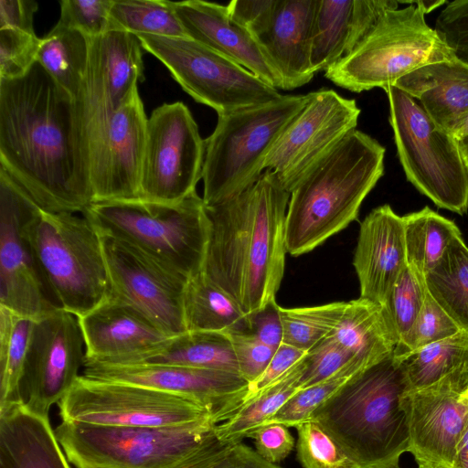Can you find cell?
Wrapping results in <instances>:
<instances>
[{
  "mask_svg": "<svg viewBox=\"0 0 468 468\" xmlns=\"http://www.w3.org/2000/svg\"><path fill=\"white\" fill-rule=\"evenodd\" d=\"M0 167L48 212L93 201L75 100L37 61L0 80Z\"/></svg>",
  "mask_w": 468,
  "mask_h": 468,
  "instance_id": "obj_1",
  "label": "cell"
},
{
  "mask_svg": "<svg viewBox=\"0 0 468 468\" xmlns=\"http://www.w3.org/2000/svg\"><path fill=\"white\" fill-rule=\"evenodd\" d=\"M290 199L266 169L239 195L206 206L210 223L203 273L250 317L275 302L284 268Z\"/></svg>",
  "mask_w": 468,
  "mask_h": 468,
  "instance_id": "obj_2",
  "label": "cell"
},
{
  "mask_svg": "<svg viewBox=\"0 0 468 468\" xmlns=\"http://www.w3.org/2000/svg\"><path fill=\"white\" fill-rule=\"evenodd\" d=\"M406 380L393 354L351 376L311 415L358 468H399L409 452Z\"/></svg>",
  "mask_w": 468,
  "mask_h": 468,
  "instance_id": "obj_3",
  "label": "cell"
},
{
  "mask_svg": "<svg viewBox=\"0 0 468 468\" xmlns=\"http://www.w3.org/2000/svg\"><path fill=\"white\" fill-rule=\"evenodd\" d=\"M385 147L354 130L291 192L285 220L286 250L307 253L343 230L384 174Z\"/></svg>",
  "mask_w": 468,
  "mask_h": 468,
  "instance_id": "obj_4",
  "label": "cell"
},
{
  "mask_svg": "<svg viewBox=\"0 0 468 468\" xmlns=\"http://www.w3.org/2000/svg\"><path fill=\"white\" fill-rule=\"evenodd\" d=\"M217 423L114 427L62 421L55 432L75 468H209L229 445Z\"/></svg>",
  "mask_w": 468,
  "mask_h": 468,
  "instance_id": "obj_5",
  "label": "cell"
},
{
  "mask_svg": "<svg viewBox=\"0 0 468 468\" xmlns=\"http://www.w3.org/2000/svg\"><path fill=\"white\" fill-rule=\"evenodd\" d=\"M101 235L125 242L188 280L203 271L210 223L196 192L176 203L93 202L82 212Z\"/></svg>",
  "mask_w": 468,
  "mask_h": 468,
  "instance_id": "obj_6",
  "label": "cell"
},
{
  "mask_svg": "<svg viewBox=\"0 0 468 468\" xmlns=\"http://www.w3.org/2000/svg\"><path fill=\"white\" fill-rule=\"evenodd\" d=\"M24 231L54 307L80 317L105 300L101 238L87 218L39 208Z\"/></svg>",
  "mask_w": 468,
  "mask_h": 468,
  "instance_id": "obj_7",
  "label": "cell"
},
{
  "mask_svg": "<svg viewBox=\"0 0 468 468\" xmlns=\"http://www.w3.org/2000/svg\"><path fill=\"white\" fill-rule=\"evenodd\" d=\"M308 99L309 93L282 95L218 115L213 133L205 140L202 198L206 206L239 195L261 177L270 150Z\"/></svg>",
  "mask_w": 468,
  "mask_h": 468,
  "instance_id": "obj_8",
  "label": "cell"
},
{
  "mask_svg": "<svg viewBox=\"0 0 468 468\" xmlns=\"http://www.w3.org/2000/svg\"><path fill=\"white\" fill-rule=\"evenodd\" d=\"M455 58L415 5L385 12L367 37L324 71L336 86L352 92L394 85L430 63Z\"/></svg>",
  "mask_w": 468,
  "mask_h": 468,
  "instance_id": "obj_9",
  "label": "cell"
},
{
  "mask_svg": "<svg viewBox=\"0 0 468 468\" xmlns=\"http://www.w3.org/2000/svg\"><path fill=\"white\" fill-rule=\"evenodd\" d=\"M389 123L407 180L437 207L463 215L468 211V169L458 139L438 126L420 104L402 91L384 89Z\"/></svg>",
  "mask_w": 468,
  "mask_h": 468,
  "instance_id": "obj_10",
  "label": "cell"
},
{
  "mask_svg": "<svg viewBox=\"0 0 468 468\" xmlns=\"http://www.w3.org/2000/svg\"><path fill=\"white\" fill-rule=\"evenodd\" d=\"M137 37L143 48L166 67L186 93L218 115L282 95L236 61L189 37Z\"/></svg>",
  "mask_w": 468,
  "mask_h": 468,
  "instance_id": "obj_11",
  "label": "cell"
},
{
  "mask_svg": "<svg viewBox=\"0 0 468 468\" xmlns=\"http://www.w3.org/2000/svg\"><path fill=\"white\" fill-rule=\"evenodd\" d=\"M62 421L114 427H163L203 420L218 424L204 406L148 387L80 375L58 403Z\"/></svg>",
  "mask_w": 468,
  "mask_h": 468,
  "instance_id": "obj_12",
  "label": "cell"
},
{
  "mask_svg": "<svg viewBox=\"0 0 468 468\" xmlns=\"http://www.w3.org/2000/svg\"><path fill=\"white\" fill-rule=\"evenodd\" d=\"M206 142L188 107L164 103L147 119L139 199L176 203L202 179Z\"/></svg>",
  "mask_w": 468,
  "mask_h": 468,
  "instance_id": "obj_13",
  "label": "cell"
},
{
  "mask_svg": "<svg viewBox=\"0 0 468 468\" xmlns=\"http://www.w3.org/2000/svg\"><path fill=\"white\" fill-rule=\"evenodd\" d=\"M360 112L356 100L345 98L334 90L309 92L305 106L270 150L265 170L273 171L291 194L313 168L356 130Z\"/></svg>",
  "mask_w": 468,
  "mask_h": 468,
  "instance_id": "obj_14",
  "label": "cell"
},
{
  "mask_svg": "<svg viewBox=\"0 0 468 468\" xmlns=\"http://www.w3.org/2000/svg\"><path fill=\"white\" fill-rule=\"evenodd\" d=\"M101 238L107 296L134 308L170 338L186 332L183 298L188 279L125 242Z\"/></svg>",
  "mask_w": 468,
  "mask_h": 468,
  "instance_id": "obj_15",
  "label": "cell"
},
{
  "mask_svg": "<svg viewBox=\"0 0 468 468\" xmlns=\"http://www.w3.org/2000/svg\"><path fill=\"white\" fill-rule=\"evenodd\" d=\"M85 343L79 318L62 309L34 320L20 383L22 404L48 417L81 375Z\"/></svg>",
  "mask_w": 468,
  "mask_h": 468,
  "instance_id": "obj_16",
  "label": "cell"
},
{
  "mask_svg": "<svg viewBox=\"0 0 468 468\" xmlns=\"http://www.w3.org/2000/svg\"><path fill=\"white\" fill-rule=\"evenodd\" d=\"M143 49L138 37L125 31L109 30L90 38L88 66L75 101L86 162L90 144L144 81Z\"/></svg>",
  "mask_w": 468,
  "mask_h": 468,
  "instance_id": "obj_17",
  "label": "cell"
},
{
  "mask_svg": "<svg viewBox=\"0 0 468 468\" xmlns=\"http://www.w3.org/2000/svg\"><path fill=\"white\" fill-rule=\"evenodd\" d=\"M39 208L0 167V306L34 320L58 309L48 297L24 231Z\"/></svg>",
  "mask_w": 468,
  "mask_h": 468,
  "instance_id": "obj_18",
  "label": "cell"
},
{
  "mask_svg": "<svg viewBox=\"0 0 468 468\" xmlns=\"http://www.w3.org/2000/svg\"><path fill=\"white\" fill-rule=\"evenodd\" d=\"M147 119L136 86L89 148L92 203L139 198Z\"/></svg>",
  "mask_w": 468,
  "mask_h": 468,
  "instance_id": "obj_19",
  "label": "cell"
},
{
  "mask_svg": "<svg viewBox=\"0 0 468 468\" xmlns=\"http://www.w3.org/2000/svg\"><path fill=\"white\" fill-rule=\"evenodd\" d=\"M81 375L186 398L209 410L218 424L241 407L250 388L239 374L161 363L110 364L85 359Z\"/></svg>",
  "mask_w": 468,
  "mask_h": 468,
  "instance_id": "obj_20",
  "label": "cell"
},
{
  "mask_svg": "<svg viewBox=\"0 0 468 468\" xmlns=\"http://www.w3.org/2000/svg\"><path fill=\"white\" fill-rule=\"evenodd\" d=\"M467 386L468 376H455L404 394L409 452L419 468H452L468 421V405L461 398Z\"/></svg>",
  "mask_w": 468,
  "mask_h": 468,
  "instance_id": "obj_21",
  "label": "cell"
},
{
  "mask_svg": "<svg viewBox=\"0 0 468 468\" xmlns=\"http://www.w3.org/2000/svg\"><path fill=\"white\" fill-rule=\"evenodd\" d=\"M78 318L85 343L86 360L135 363L170 339L140 312L108 296Z\"/></svg>",
  "mask_w": 468,
  "mask_h": 468,
  "instance_id": "obj_22",
  "label": "cell"
},
{
  "mask_svg": "<svg viewBox=\"0 0 468 468\" xmlns=\"http://www.w3.org/2000/svg\"><path fill=\"white\" fill-rule=\"evenodd\" d=\"M353 265L360 297L382 306L407 265L403 217L389 205L374 208L360 224Z\"/></svg>",
  "mask_w": 468,
  "mask_h": 468,
  "instance_id": "obj_23",
  "label": "cell"
},
{
  "mask_svg": "<svg viewBox=\"0 0 468 468\" xmlns=\"http://www.w3.org/2000/svg\"><path fill=\"white\" fill-rule=\"evenodd\" d=\"M317 0H278L269 25L253 36L267 62L291 90L309 83L311 42Z\"/></svg>",
  "mask_w": 468,
  "mask_h": 468,
  "instance_id": "obj_24",
  "label": "cell"
},
{
  "mask_svg": "<svg viewBox=\"0 0 468 468\" xmlns=\"http://www.w3.org/2000/svg\"><path fill=\"white\" fill-rule=\"evenodd\" d=\"M186 36L236 61L264 82L282 89V80L253 37L229 16L227 5L202 0L173 2Z\"/></svg>",
  "mask_w": 468,
  "mask_h": 468,
  "instance_id": "obj_25",
  "label": "cell"
},
{
  "mask_svg": "<svg viewBox=\"0 0 468 468\" xmlns=\"http://www.w3.org/2000/svg\"><path fill=\"white\" fill-rule=\"evenodd\" d=\"M392 86L419 100L428 116L451 133L468 112V65L456 57L422 66Z\"/></svg>",
  "mask_w": 468,
  "mask_h": 468,
  "instance_id": "obj_26",
  "label": "cell"
},
{
  "mask_svg": "<svg viewBox=\"0 0 468 468\" xmlns=\"http://www.w3.org/2000/svg\"><path fill=\"white\" fill-rule=\"evenodd\" d=\"M0 468H71L48 417L23 404L0 412Z\"/></svg>",
  "mask_w": 468,
  "mask_h": 468,
  "instance_id": "obj_27",
  "label": "cell"
},
{
  "mask_svg": "<svg viewBox=\"0 0 468 468\" xmlns=\"http://www.w3.org/2000/svg\"><path fill=\"white\" fill-rule=\"evenodd\" d=\"M330 335L363 368L390 356L396 346L382 306L361 297L346 303L340 322Z\"/></svg>",
  "mask_w": 468,
  "mask_h": 468,
  "instance_id": "obj_28",
  "label": "cell"
},
{
  "mask_svg": "<svg viewBox=\"0 0 468 468\" xmlns=\"http://www.w3.org/2000/svg\"><path fill=\"white\" fill-rule=\"evenodd\" d=\"M183 309L188 332L229 335L250 331V317L229 293L203 272L187 281Z\"/></svg>",
  "mask_w": 468,
  "mask_h": 468,
  "instance_id": "obj_29",
  "label": "cell"
},
{
  "mask_svg": "<svg viewBox=\"0 0 468 468\" xmlns=\"http://www.w3.org/2000/svg\"><path fill=\"white\" fill-rule=\"evenodd\" d=\"M305 356L280 378L248 397L241 407L227 420L217 424L216 433L227 445L242 441L263 425L299 389L305 369Z\"/></svg>",
  "mask_w": 468,
  "mask_h": 468,
  "instance_id": "obj_30",
  "label": "cell"
},
{
  "mask_svg": "<svg viewBox=\"0 0 468 468\" xmlns=\"http://www.w3.org/2000/svg\"><path fill=\"white\" fill-rule=\"evenodd\" d=\"M396 358L404 372L406 393L430 388L451 377L468 375V333L460 331Z\"/></svg>",
  "mask_w": 468,
  "mask_h": 468,
  "instance_id": "obj_31",
  "label": "cell"
},
{
  "mask_svg": "<svg viewBox=\"0 0 468 468\" xmlns=\"http://www.w3.org/2000/svg\"><path fill=\"white\" fill-rule=\"evenodd\" d=\"M135 363H161L239 374L238 362L228 335L185 332Z\"/></svg>",
  "mask_w": 468,
  "mask_h": 468,
  "instance_id": "obj_32",
  "label": "cell"
},
{
  "mask_svg": "<svg viewBox=\"0 0 468 468\" xmlns=\"http://www.w3.org/2000/svg\"><path fill=\"white\" fill-rule=\"evenodd\" d=\"M90 38L58 23L41 38L37 61L75 101L87 69Z\"/></svg>",
  "mask_w": 468,
  "mask_h": 468,
  "instance_id": "obj_33",
  "label": "cell"
},
{
  "mask_svg": "<svg viewBox=\"0 0 468 468\" xmlns=\"http://www.w3.org/2000/svg\"><path fill=\"white\" fill-rule=\"evenodd\" d=\"M428 292L461 331L468 333V247L461 236L448 245L439 262L425 274Z\"/></svg>",
  "mask_w": 468,
  "mask_h": 468,
  "instance_id": "obj_34",
  "label": "cell"
},
{
  "mask_svg": "<svg viewBox=\"0 0 468 468\" xmlns=\"http://www.w3.org/2000/svg\"><path fill=\"white\" fill-rule=\"evenodd\" d=\"M403 217L407 264L425 277L461 231L456 224L429 207Z\"/></svg>",
  "mask_w": 468,
  "mask_h": 468,
  "instance_id": "obj_35",
  "label": "cell"
},
{
  "mask_svg": "<svg viewBox=\"0 0 468 468\" xmlns=\"http://www.w3.org/2000/svg\"><path fill=\"white\" fill-rule=\"evenodd\" d=\"M33 324L0 306V412L22 404L20 383Z\"/></svg>",
  "mask_w": 468,
  "mask_h": 468,
  "instance_id": "obj_36",
  "label": "cell"
},
{
  "mask_svg": "<svg viewBox=\"0 0 468 468\" xmlns=\"http://www.w3.org/2000/svg\"><path fill=\"white\" fill-rule=\"evenodd\" d=\"M353 0H317L311 42V67L325 71L346 55Z\"/></svg>",
  "mask_w": 468,
  "mask_h": 468,
  "instance_id": "obj_37",
  "label": "cell"
},
{
  "mask_svg": "<svg viewBox=\"0 0 468 468\" xmlns=\"http://www.w3.org/2000/svg\"><path fill=\"white\" fill-rule=\"evenodd\" d=\"M109 30L134 35L188 37L167 0H113Z\"/></svg>",
  "mask_w": 468,
  "mask_h": 468,
  "instance_id": "obj_38",
  "label": "cell"
},
{
  "mask_svg": "<svg viewBox=\"0 0 468 468\" xmlns=\"http://www.w3.org/2000/svg\"><path fill=\"white\" fill-rule=\"evenodd\" d=\"M347 302L300 308H282V342L308 352L337 326Z\"/></svg>",
  "mask_w": 468,
  "mask_h": 468,
  "instance_id": "obj_39",
  "label": "cell"
},
{
  "mask_svg": "<svg viewBox=\"0 0 468 468\" xmlns=\"http://www.w3.org/2000/svg\"><path fill=\"white\" fill-rule=\"evenodd\" d=\"M427 293L425 277L407 264L382 305L385 321L396 346L414 324Z\"/></svg>",
  "mask_w": 468,
  "mask_h": 468,
  "instance_id": "obj_40",
  "label": "cell"
},
{
  "mask_svg": "<svg viewBox=\"0 0 468 468\" xmlns=\"http://www.w3.org/2000/svg\"><path fill=\"white\" fill-rule=\"evenodd\" d=\"M362 369L358 364L353 362L332 378L299 389L265 423H281L296 428L299 424L309 420L312 413L325 399L351 376Z\"/></svg>",
  "mask_w": 468,
  "mask_h": 468,
  "instance_id": "obj_41",
  "label": "cell"
},
{
  "mask_svg": "<svg viewBox=\"0 0 468 468\" xmlns=\"http://www.w3.org/2000/svg\"><path fill=\"white\" fill-rule=\"evenodd\" d=\"M296 430V456L303 468H358L317 422L306 420Z\"/></svg>",
  "mask_w": 468,
  "mask_h": 468,
  "instance_id": "obj_42",
  "label": "cell"
},
{
  "mask_svg": "<svg viewBox=\"0 0 468 468\" xmlns=\"http://www.w3.org/2000/svg\"><path fill=\"white\" fill-rule=\"evenodd\" d=\"M461 331L455 322L445 313L428 292L423 306L411 328L398 344L393 355L400 357L432 343L441 341Z\"/></svg>",
  "mask_w": 468,
  "mask_h": 468,
  "instance_id": "obj_43",
  "label": "cell"
},
{
  "mask_svg": "<svg viewBox=\"0 0 468 468\" xmlns=\"http://www.w3.org/2000/svg\"><path fill=\"white\" fill-rule=\"evenodd\" d=\"M41 38L14 27L0 28V80L24 76L37 62Z\"/></svg>",
  "mask_w": 468,
  "mask_h": 468,
  "instance_id": "obj_44",
  "label": "cell"
},
{
  "mask_svg": "<svg viewBox=\"0 0 468 468\" xmlns=\"http://www.w3.org/2000/svg\"><path fill=\"white\" fill-rule=\"evenodd\" d=\"M353 362H356L353 356L329 334L306 353L300 387L307 388L328 379Z\"/></svg>",
  "mask_w": 468,
  "mask_h": 468,
  "instance_id": "obj_45",
  "label": "cell"
},
{
  "mask_svg": "<svg viewBox=\"0 0 468 468\" xmlns=\"http://www.w3.org/2000/svg\"><path fill=\"white\" fill-rule=\"evenodd\" d=\"M113 0H62L58 24L78 30L89 38L109 31Z\"/></svg>",
  "mask_w": 468,
  "mask_h": 468,
  "instance_id": "obj_46",
  "label": "cell"
},
{
  "mask_svg": "<svg viewBox=\"0 0 468 468\" xmlns=\"http://www.w3.org/2000/svg\"><path fill=\"white\" fill-rule=\"evenodd\" d=\"M434 29L454 56L468 65V0L448 2Z\"/></svg>",
  "mask_w": 468,
  "mask_h": 468,
  "instance_id": "obj_47",
  "label": "cell"
},
{
  "mask_svg": "<svg viewBox=\"0 0 468 468\" xmlns=\"http://www.w3.org/2000/svg\"><path fill=\"white\" fill-rule=\"evenodd\" d=\"M228 335L232 343L239 375L250 386L263 374L275 349L262 343L250 331Z\"/></svg>",
  "mask_w": 468,
  "mask_h": 468,
  "instance_id": "obj_48",
  "label": "cell"
},
{
  "mask_svg": "<svg viewBox=\"0 0 468 468\" xmlns=\"http://www.w3.org/2000/svg\"><path fill=\"white\" fill-rule=\"evenodd\" d=\"M397 8L399 2L394 0H353L345 56L367 37L385 12Z\"/></svg>",
  "mask_w": 468,
  "mask_h": 468,
  "instance_id": "obj_49",
  "label": "cell"
},
{
  "mask_svg": "<svg viewBox=\"0 0 468 468\" xmlns=\"http://www.w3.org/2000/svg\"><path fill=\"white\" fill-rule=\"evenodd\" d=\"M248 438L253 439L255 451L263 459L275 464L284 460L295 446L289 427L281 423H265Z\"/></svg>",
  "mask_w": 468,
  "mask_h": 468,
  "instance_id": "obj_50",
  "label": "cell"
},
{
  "mask_svg": "<svg viewBox=\"0 0 468 468\" xmlns=\"http://www.w3.org/2000/svg\"><path fill=\"white\" fill-rule=\"evenodd\" d=\"M278 0H234L227 5L230 18L252 37L271 22Z\"/></svg>",
  "mask_w": 468,
  "mask_h": 468,
  "instance_id": "obj_51",
  "label": "cell"
},
{
  "mask_svg": "<svg viewBox=\"0 0 468 468\" xmlns=\"http://www.w3.org/2000/svg\"><path fill=\"white\" fill-rule=\"evenodd\" d=\"M306 353L282 342L275 350L263 374L250 386L246 399L280 378L297 364Z\"/></svg>",
  "mask_w": 468,
  "mask_h": 468,
  "instance_id": "obj_52",
  "label": "cell"
},
{
  "mask_svg": "<svg viewBox=\"0 0 468 468\" xmlns=\"http://www.w3.org/2000/svg\"><path fill=\"white\" fill-rule=\"evenodd\" d=\"M250 332L262 343L276 350L283 340L280 306L276 301L250 316Z\"/></svg>",
  "mask_w": 468,
  "mask_h": 468,
  "instance_id": "obj_53",
  "label": "cell"
},
{
  "mask_svg": "<svg viewBox=\"0 0 468 468\" xmlns=\"http://www.w3.org/2000/svg\"><path fill=\"white\" fill-rule=\"evenodd\" d=\"M37 3L33 0H0V28L14 27L35 34L33 16Z\"/></svg>",
  "mask_w": 468,
  "mask_h": 468,
  "instance_id": "obj_54",
  "label": "cell"
},
{
  "mask_svg": "<svg viewBox=\"0 0 468 468\" xmlns=\"http://www.w3.org/2000/svg\"><path fill=\"white\" fill-rule=\"evenodd\" d=\"M209 468H282L263 459L242 441L229 445Z\"/></svg>",
  "mask_w": 468,
  "mask_h": 468,
  "instance_id": "obj_55",
  "label": "cell"
},
{
  "mask_svg": "<svg viewBox=\"0 0 468 468\" xmlns=\"http://www.w3.org/2000/svg\"><path fill=\"white\" fill-rule=\"evenodd\" d=\"M452 468H468V421L457 445Z\"/></svg>",
  "mask_w": 468,
  "mask_h": 468,
  "instance_id": "obj_56",
  "label": "cell"
},
{
  "mask_svg": "<svg viewBox=\"0 0 468 468\" xmlns=\"http://www.w3.org/2000/svg\"><path fill=\"white\" fill-rule=\"evenodd\" d=\"M402 3L409 4V5H410V4L415 5L417 7H419L420 9V11L424 15H427V14L431 13V11L441 7L443 5H447L448 1H445V0H431V1L422 0V1H406V2H402Z\"/></svg>",
  "mask_w": 468,
  "mask_h": 468,
  "instance_id": "obj_57",
  "label": "cell"
},
{
  "mask_svg": "<svg viewBox=\"0 0 468 468\" xmlns=\"http://www.w3.org/2000/svg\"><path fill=\"white\" fill-rule=\"evenodd\" d=\"M452 134L458 140L468 135V112L465 114L461 122L457 125Z\"/></svg>",
  "mask_w": 468,
  "mask_h": 468,
  "instance_id": "obj_58",
  "label": "cell"
},
{
  "mask_svg": "<svg viewBox=\"0 0 468 468\" xmlns=\"http://www.w3.org/2000/svg\"><path fill=\"white\" fill-rule=\"evenodd\" d=\"M463 162L468 169V135L458 140Z\"/></svg>",
  "mask_w": 468,
  "mask_h": 468,
  "instance_id": "obj_59",
  "label": "cell"
},
{
  "mask_svg": "<svg viewBox=\"0 0 468 468\" xmlns=\"http://www.w3.org/2000/svg\"><path fill=\"white\" fill-rule=\"evenodd\" d=\"M461 398L468 405V388L462 393Z\"/></svg>",
  "mask_w": 468,
  "mask_h": 468,
  "instance_id": "obj_60",
  "label": "cell"
},
{
  "mask_svg": "<svg viewBox=\"0 0 468 468\" xmlns=\"http://www.w3.org/2000/svg\"><path fill=\"white\" fill-rule=\"evenodd\" d=\"M468 388V387H467Z\"/></svg>",
  "mask_w": 468,
  "mask_h": 468,
  "instance_id": "obj_61",
  "label": "cell"
}]
</instances>
